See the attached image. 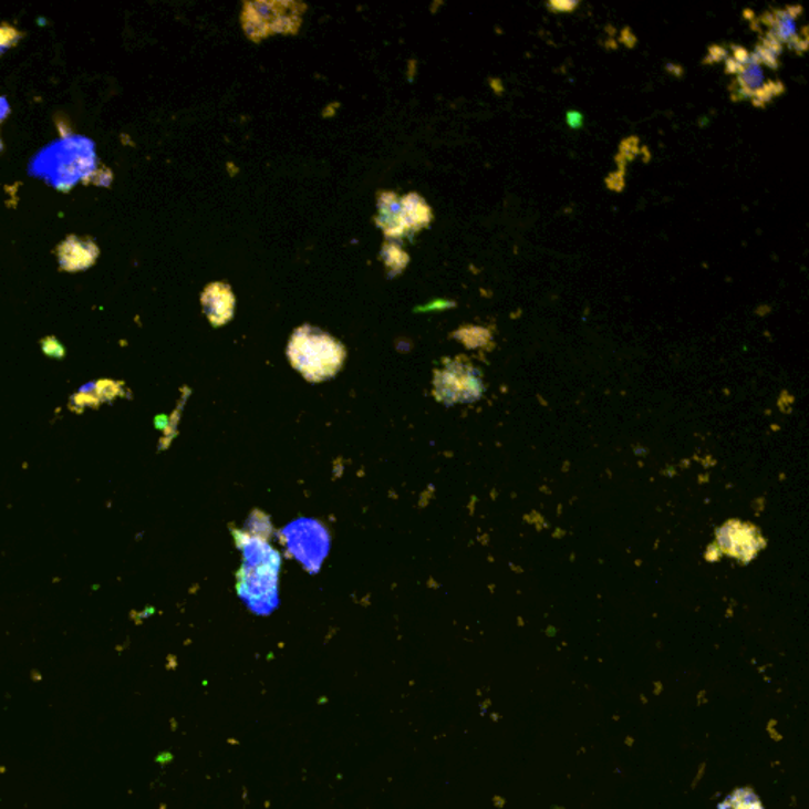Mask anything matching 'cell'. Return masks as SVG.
<instances>
[{"label":"cell","mask_w":809,"mask_h":809,"mask_svg":"<svg viewBox=\"0 0 809 809\" xmlns=\"http://www.w3.org/2000/svg\"><path fill=\"white\" fill-rule=\"evenodd\" d=\"M236 541L242 549L243 564L238 572L239 597L250 611L269 615L279 605L280 556L268 544V539L236 533Z\"/></svg>","instance_id":"6da1fadb"},{"label":"cell","mask_w":809,"mask_h":809,"mask_svg":"<svg viewBox=\"0 0 809 809\" xmlns=\"http://www.w3.org/2000/svg\"><path fill=\"white\" fill-rule=\"evenodd\" d=\"M95 144L86 136H69L48 144L33 157L29 175L46 180L59 190H69L95 169Z\"/></svg>","instance_id":"7a4b0ae2"},{"label":"cell","mask_w":809,"mask_h":809,"mask_svg":"<svg viewBox=\"0 0 809 809\" xmlns=\"http://www.w3.org/2000/svg\"><path fill=\"white\" fill-rule=\"evenodd\" d=\"M287 354L295 371L312 383L335 376L346 360L345 346L338 339L309 324L295 329Z\"/></svg>","instance_id":"3957f363"},{"label":"cell","mask_w":809,"mask_h":809,"mask_svg":"<svg viewBox=\"0 0 809 809\" xmlns=\"http://www.w3.org/2000/svg\"><path fill=\"white\" fill-rule=\"evenodd\" d=\"M726 72L735 76L730 86L735 102L749 100L753 105L763 108L785 92V84L781 81H768L764 65L757 61L755 53H749L745 48L733 46V53L726 58Z\"/></svg>","instance_id":"277c9868"},{"label":"cell","mask_w":809,"mask_h":809,"mask_svg":"<svg viewBox=\"0 0 809 809\" xmlns=\"http://www.w3.org/2000/svg\"><path fill=\"white\" fill-rule=\"evenodd\" d=\"M304 3L250 2L243 6V31L258 42L271 33H295L304 14Z\"/></svg>","instance_id":"5b68a950"},{"label":"cell","mask_w":809,"mask_h":809,"mask_svg":"<svg viewBox=\"0 0 809 809\" xmlns=\"http://www.w3.org/2000/svg\"><path fill=\"white\" fill-rule=\"evenodd\" d=\"M434 394L445 405L471 404L484 394L481 372L464 357L446 361L435 372Z\"/></svg>","instance_id":"8992f818"},{"label":"cell","mask_w":809,"mask_h":809,"mask_svg":"<svg viewBox=\"0 0 809 809\" xmlns=\"http://www.w3.org/2000/svg\"><path fill=\"white\" fill-rule=\"evenodd\" d=\"M283 541L287 542L288 550L310 572H318L331 546L326 528L317 520L309 519L298 520L284 528Z\"/></svg>","instance_id":"52a82bcc"},{"label":"cell","mask_w":809,"mask_h":809,"mask_svg":"<svg viewBox=\"0 0 809 809\" xmlns=\"http://www.w3.org/2000/svg\"><path fill=\"white\" fill-rule=\"evenodd\" d=\"M803 14L800 6L768 10L759 18L760 24L767 29L764 39L775 40L782 48L803 54L808 50L807 28H799V18Z\"/></svg>","instance_id":"ba28073f"},{"label":"cell","mask_w":809,"mask_h":809,"mask_svg":"<svg viewBox=\"0 0 809 809\" xmlns=\"http://www.w3.org/2000/svg\"><path fill=\"white\" fill-rule=\"evenodd\" d=\"M716 541L719 549L726 556L749 563L759 556L760 550L766 547V539L760 535L759 528L753 523L740 522V520H729L716 530Z\"/></svg>","instance_id":"9c48e42d"},{"label":"cell","mask_w":809,"mask_h":809,"mask_svg":"<svg viewBox=\"0 0 809 809\" xmlns=\"http://www.w3.org/2000/svg\"><path fill=\"white\" fill-rule=\"evenodd\" d=\"M203 310L212 326H224L235 315L236 298L227 283H210L201 295Z\"/></svg>","instance_id":"30bf717a"},{"label":"cell","mask_w":809,"mask_h":809,"mask_svg":"<svg viewBox=\"0 0 809 809\" xmlns=\"http://www.w3.org/2000/svg\"><path fill=\"white\" fill-rule=\"evenodd\" d=\"M124 383L111 382V380L86 384L70 398V408L76 413L86 408H98L100 405L124 395Z\"/></svg>","instance_id":"8fae6325"},{"label":"cell","mask_w":809,"mask_h":809,"mask_svg":"<svg viewBox=\"0 0 809 809\" xmlns=\"http://www.w3.org/2000/svg\"><path fill=\"white\" fill-rule=\"evenodd\" d=\"M98 258V249L89 239L72 236L59 247V261L65 271H83L91 268Z\"/></svg>","instance_id":"7c38bea8"},{"label":"cell","mask_w":809,"mask_h":809,"mask_svg":"<svg viewBox=\"0 0 809 809\" xmlns=\"http://www.w3.org/2000/svg\"><path fill=\"white\" fill-rule=\"evenodd\" d=\"M375 221L387 238H401L408 232L401 198L394 191H384L380 195L378 217Z\"/></svg>","instance_id":"4fadbf2b"},{"label":"cell","mask_w":809,"mask_h":809,"mask_svg":"<svg viewBox=\"0 0 809 809\" xmlns=\"http://www.w3.org/2000/svg\"><path fill=\"white\" fill-rule=\"evenodd\" d=\"M401 201L408 232L423 230L431 224L432 210L428 208L426 199L421 198L419 195L409 194L402 197Z\"/></svg>","instance_id":"5bb4252c"},{"label":"cell","mask_w":809,"mask_h":809,"mask_svg":"<svg viewBox=\"0 0 809 809\" xmlns=\"http://www.w3.org/2000/svg\"><path fill=\"white\" fill-rule=\"evenodd\" d=\"M782 51L785 48L781 44L775 42V40L763 39V42L757 44L755 53L757 61L768 69L777 70L779 66V59H781Z\"/></svg>","instance_id":"9a60e30c"},{"label":"cell","mask_w":809,"mask_h":809,"mask_svg":"<svg viewBox=\"0 0 809 809\" xmlns=\"http://www.w3.org/2000/svg\"><path fill=\"white\" fill-rule=\"evenodd\" d=\"M567 122L569 127L575 128V131H578V128L583 127V114L579 113V111H568Z\"/></svg>","instance_id":"2e32d148"},{"label":"cell","mask_w":809,"mask_h":809,"mask_svg":"<svg viewBox=\"0 0 809 809\" xmlns=\"http://www.w3.org/2000/svg\"><path fill=\"white\" fill-rule=\"evenodd\" d=\"M550 9L557 10V11H571L574 10L575 7H578V2H550L549 3Z\"/></svg>","instance_id":"e0dca14e"}]
</instances>
